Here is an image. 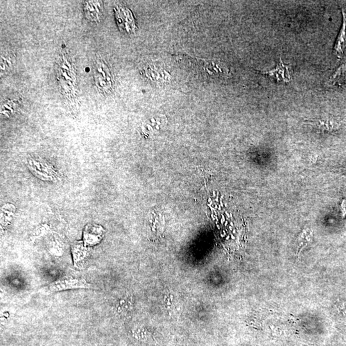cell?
<instances>
[{"mask_svg":"<svg viewBox=\"0 0 346 346\" xmlns=\"http://www.w3.org/2000/svg\"><path fill=\"white\" fill-rule=\"evenodd\" d=\"M312 124L323 130L332 131L338 128L339 124L330 119H312Z\"/></svg>","mask_w":346,"mask_h":346,"instance_id":"obj_6","label":"cell"},{"mask_svg":"<svg viewBox=\"0 0 346 346\" xmlns=\"http://www.w3.org/2000/svg\"><path fill=\"white\" fill-rule=\"evenodd\" d=\"M343 22L340 33L334 46V53L339 58L343 57L344 51L346 47V15L345 10H343Z\"/></svg>","mask_w":346,"mask_h":346,"instance_id":"obj_4","label":"cell"},{"mask_svg":"<svg viewBox=\"0 0 346 346\" xmlns=\"http://www.w3.org/2000/svg\"><path fill=\"white\" fill-rule=\"evenodd\" d=\"M262 73L271 78L275 79L278 82L282 81V82L287 83L291 80L289 67L284 64L282 57H280V62L278 63L275 68L271 69L270 71L262 72Z\"/></svg>","mask_w":346,"mask_h":346,"instance_id":"obj_2","label":"cell"},{"mask_svg":"<svg viewBox=\"0 0 346 346\" xmlns=\"http://www.w3.org/2000/svg\"><path fill=\"white\" fill-rule=\"evenodd\" d=\"M104 230L100 226L89 225L84 231V241L87 245H95L101 241L103 236Z\"/></svg>","mask_w":346,"mask_h":346,"instance_id":"obj_3","label":"cell"},{"mask_svg":"<svg viewBox=\"0 0 346 346\" xmlns=\"http://www.w3.org/2000/svg\"><path fill=\"white\" fill-rule=\"evenodd\" d=\"M90 287V285L88 284L84 278L65 276L44 287L42 292L50 294L67 289H87Z\"/></svg>","mask_w":346,"mask_h":346,"instance_id":"obj_1","label":"cell"},{"mask_svg":"<svg viewBox=\"0 0 346 346\" xmlns=\"http://www.w3.org/2000/svg\"><path fill=\"white\" fill-rule=\"evenodd\" d=\"M346 83V63L343 64L336 70L329 79L328 84L331 85H342Z\"/></svg>","mask_w":346,"mask_h":346,"instance_id":"obj_5","label":"cell"}]
</instances>
